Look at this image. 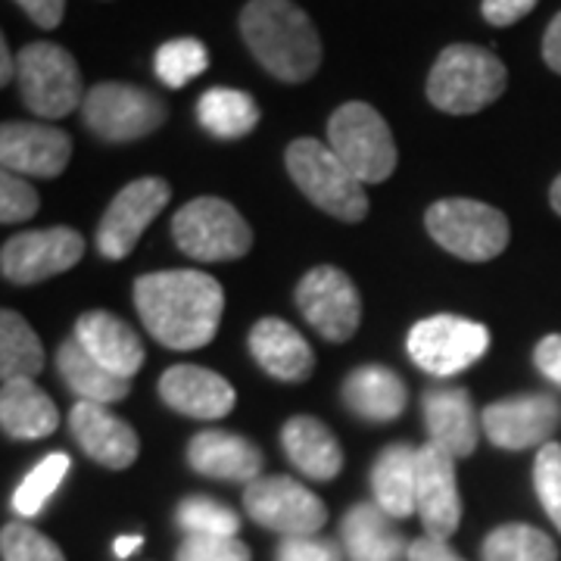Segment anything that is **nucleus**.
<instances>
[{
  "label": "nucleus",
  "mask_w": 561,
  "mask_h": 561,
  "mask_svg": "<svg viewBox=\"0 0 561 561\" xmlns=\"http://www.w3.org/2000/svg\"><path fill=\"white\" fill-rule=\"evenodd\" d=\"M534 362H537V368H540V375L546 381L561 387V334L542 337L537 343V350H534Z\"/></svg>",
  "instance_id": "obj_42"
},
{
  "label": "nucleus",
  "mask_w": 561,
  "mask_h": 561,
  "mask_svg": "<svg viewBox=\"0 0 561 561\" xmlns=\"http://www.w3.org/2000/svg\"><path fill=\"white\" fill-rule=\"evenodd\" d=\"M371 493L390 518H409L419 512V449L409 443H390L371 465Z\"/></svg>",
  "instance_id": "obj_26"
},
{
  "label": "nucleus",
  "mask_w": 561,
  "mask_h": 561,
  "mask_svg": "<svg viewBox=\"0 0 561 561\" xmlns=\"http://www.w3.org/2000/svg\"><path fill=\"white\" fill-rule=\"evenodd\" d=\"M241 38L278 81L300 84L319 72V32L294 0H250L241 13Z\"/></svg>",
  "instance_id": "obj_2"
},
{
  "label": "nucleus",
  "mask_w": 561,
  "mask_h": 561,
  "mask_svg": "<svg viewBox=\"0 0 561 561\" xmlns=\"http://www.w3.org/2000/svg\"><path fill=\"white\" fill-rule=\"evenodd\" d=\"M424 225L446 253L465 262L496 260L508 247V219L490 203L468 197L437 201L427 209Z\"/></svg>",
  "instance_id": "obj_7"
},
{
  "label": "nucleus",
  "mask_w": 561,
  "mask_h": 561,
  "mask_svg": "<svg viewBox=\"0 0 561 561\" xmlns=\"http://www.w3.org/2000/svg\"><path fill=\"white\" fill-rule=\"evenodd\" d=\"M343 402L356 419L387 424V421H397L405 412L409 393H405V383L393 368L362 365L356 371H350V378L343 381Z\"/></svg>",
  "instance_id": "obj_25"
},
{
  "label": "nucleus",
  "mask_w": 561,
  "mask_h": 561,
  "mask_svg": "<svg viewBox=\"0 0 561 561\" xmlns=\"http://www.w3.org/2000/svg\"><path fill=\"white\" fill-rule=\"evenodd\" d=\"M0 424H3V434L13 440H41L60 427V412L32 378H13V381H3Z\"/></svg>",
  "instance_id": "obj_28"
},
{
  "label": "nucleus",
  "mask_w": 561,
  "mask_h": 561,
  "mask_svg": "<svg viewBox=\"0 0 561 561\" xmlns=\"http://www.w3.org/2000/svg\"><path fill=\"white\" fill-rule=\"evenodd\" d=\"M175 561H253V556L238 537H184Z\"/></svg>",
  "instance_id": "obj_38"
},
{
  "label": "nucleus",
  "mask_w": 561,
  "mask_h": 561,
  "mask_svg": "<svg viewBox=\"0 0 561 561\" xmlns=\"http://www.w3.org/2000/svg\"><path fill=\"white\" fill-rule=\"evenodd\" d=\"M280 446L294 468L312 481H331L343 468V449L337 437L312 415H297L280 427Z\"/></svg>",
  "instance_id": "obj_27"
},
{
  "label": "nucleus",
  "mask_w": 561,
  "mask_h": 561,
  "mask_svg": "<svg viewBox=\"0 0 561 561\" xmlns=\"http://www.w3.org/2000/svg\"><path fill=\"white\" fill-rule=\"evenodd\" d=\"M278 561H343V552L337 542L324 537H284Z\"/></svg>",
  "instance_id": "obj_40"
},
{
  "label": "nucleus",
  "mask_w": 561,
  "mask_h": 561,
  "mask_svg": "<svg viewBox=\"0 0 561 561\" xmlns=\"http://www.w3.org/2000/svg\"><path fill=\"white\" fill-rule=\"evenodd\" d=\"M341 537L350 561H409V542L378 502L353 505L343 515Z\"/></svg>",
  "instance_id": "obj_24"
},
{
  "label": "nucleus",
  "mask_w": 561,
  "mask_h": 561,
  "mask_svg": "<svg viewBox=\"0 0 561 561\" xmlns=\"http://www.w3.org/2000/svg\"><path fill=\"white\" fill-rule=\"evenodd\" d=\"M243 508L260 527H268L284 537H316L328 522L324 502L309 486L284 474L247 483Z\"/></svg>",
  "instance_id": "obj_11"
},
{
  "label": "nucleus",
  "mask_w": 561,
  "mask_h": 561,
  "mask_svg": "<svg viewBox=\"0 0 561 561\" xmlns=\"http://www.w3.org/2000/svg\"><path fill=\"white\" fill-rule=\"evenodd\" d=\"M69 456L66 453H50L22 478V483L13 493V508L20 512L22 518H35L44 512V505L50 502V496L60 490L62 478L69 474Z\"/></svg>",
  "instance_id": "obj_33"
},
{
  "label": "nucleus",
  "mask_w": 561,
  "mask_h": 561,
  "mask_svg": "<svg viewBox=\"0 0 561 561\" xmlns=\"http://www.w3.org/2000/svg\"><path fill=\"white\" fill-rule=\"evenodd\" d=\"M3 561H66L60 546L28 524H7L0 534Z\"/></svg>",
  "instance_id": "obj_36"
},
{
  "label": "nucleus",
  "mask_w": 561,
  "mask_h": 561,
  "mask_svg": "<svg viewBox=\"0 0 561 561\" xmlns=\"http://www.w3.org/2000/svg\"><path fill=\"white\" fill-rule=\"evenodd\" d=\"M157 79L165 88H184L187 81H194L209 69V54L197 38H172L157 50Z\"/></svg>",
  "instance_id": "obj_35"
},
{
  "label": "nucleus",
  "mask_w": 561,
  "mask_h": 561,
  "mask_svg": "<svg viewBox=\"0 0 561 561\" xmlns=\"http://www.w3.org/2000/svg\"><path fill=\"white\" fill-rule=\"evenodd\" d=\"M197 122L219 140H238L260 125L256 101L238 88H213L197 101Z\"/></svg>",
  "instance_id": "obj_30"
},
{
  "label": "nucleus",
  "mask_w": 561,
  "mask_h": 561,
  "mask_svg": "<svg viewBox=\"0 0 561 561\" xmlns=\"http://www.w3.org/2000/svg\"><path fill=\"white\" fill-rule=\"evenodd\" d=\"M424 427L434 446L446 449L453 459L474 456L483 424L474 412L471 393L465 387H431L421 397Z\"/></svg>",
  "instance_id": "obj_18"
},
{
  "label": "nucleus",
  "mask_w": 561,
  "mask_h": 561,
  "mask_svg": "<svg viewBox=\"0 0 561 561\" xmlns=\"http://www.w3.org/2000/svg\"><path fill=\"white\" fill-rule=\"evenodd\" d=\"M409 356L434 378H453L490 350V331L461 316H431L409 331Z\"/></svg>",
  "instance_id": "obj_10"
},
{
  "label": "nucleus",
  "mask_w": 561,
  "mask_h": 561,
  "mask_svg": "<svg viewBox=\"0 0 561 561\" xmlns=\"http://www.w3.org/2000/svg\"><path fill=\"white\" fill-rule=\"evenodd\" d=\"M175 524L187 537H238L241 518L234 508L209 496H187L175 508Z\"/></svg>",
  "instance_id": "obj_34"
},
{
  "label": "nucleus",
  "mask_w": 561,
  "mask_h": 561,
  "mask_svg": "<svg viewBox=\"0 0 561 561\" xmlns=\"http://www.w3.org/2000/svg\"><path fill=\"white\" fill-rule=\"evenodd\" d=\"M16 72V60H13V50L7 41H0V84H10Z\"/></svg>",
  "instance_id": "obj_46"
},
{
  "label": "nucleus",
  "mask_w": 561,
  "mask_h": 561,
  "mask_svg": "<svg viewBox=\"0 0 561 561\" xmlns=\"http://www.w3.org/2000/svg\"><path fill=\"white\" fill-rule=\"evenodd\" d=\"M44 368V346L20 312H0V375L3 381L35 378Z\"/></svg>",
  "instance_id": "obj_31"
},
{
  "label": "nucleus",
  "mask_w": 561,
  "mask_h": 561,
  "mask_svg": "<svg viewBox=\"0 0 561 561\" xmlns=\"http://www.w3.org/2000/svg\"><path fill=\"white\" fill-rule=\"evenodd\" d=\"M57 368H60V378L66 387L79 397L81 402H119L128 397L131 383L113 375L110 368H103L101 362L94 359L76 337L60 343L57 350Z\"/></svg>",
  "instance_id": "obj_29"
},
{
  "label": "nucleus",
  "mask_w": 561,
  "mask_h": 561,
  "mask_svg": "<svg viewBox=\"0 0 561 561\" xmlns=\"http://www.w3.org/2000/svg\"><path fill=\"white\" fill-rule=\"evenodd\" d=\"M419 515L434 540H449L461 522L456 459L434 443L419 449Z\"/></svg>",
  "instance_id": "obj_17"
},
{
  "label": "nucleus",
  "mask_w": 561,
  "mask_h": 561,
  "mask_svg": "<svg viewBox=\"0 0 561 561\" xmlns=\"http://www.w3.org/2000/svg\"><path fill=\"white\" fill-rule=\"evenodd\" d=\"M16 3L38 28H57L66 13V0H16Z\"/></svg>",
  "instance_id": "obj_43"
},
{
  "label": "nucleus",
  "mask_w": 561,
  "mask_h": 561,
  "mask_svg": "<svg viewBox=\"0 0 561 561\" xmlns=\"http://www.w3.org/2000/svg\"><path fill=\"white\" fill-rule=\"evenodd\" d=\"M135 306L153 341L169 350H201L219 334L225 294L203 272H150L135 280Z\"/></svg>",
  "instance_id": "obj_1"
},
{
  "label": "nucleus",
  "mask_w": 561,
  "mask_h": 561,
  "mask_svg": "<svg viewBox=\"0 0 561 561\" xmlns=\"http://www.w3.org/2000/svg\"><path fill=\"white\" fill-rule=\"evenodd\" d=\"M38 191L22 181L13 172L0 175V219L3 225H16V221H28L38 213Z\"/></svg>",
  "instance_id": "obj_39"
},
{
  "label": "nucleus",
  "mask_w": 561,
  "mask_h": 561,
  "mask_svg": "<svg viewBox=\"0 0 561 561\" xmlns=\"http://www.w3.org/2000/svg\"><path fill=\"white\" fill-rule=\"evenodd\" d=\"M160 400L179 415L197 421H219L234 409V387L221 375L201 365H172L157 383Z\"/></svg>",
  "instance_id": "obj_20"
},
{
  "label": "nucleus",
  "mask_w": 561,
  "mask_h": 561,
  "mask_svg": "<svg viewBox=\"0 0 561 561\" xmlns=\"http://www.w3.org/2000/svg\"><path fill=\"white\" fill-rule=\"evenodd\" d=\"M69 431L81 453L103 468L122 471L138 459V431L101 402H76V409L69 412Z\"/></svg>",
  "instance_id": "obj_19"
},
{
  "label": "nucleus",
  "mask_w": 561,
  "mask_h": 561,
  "mask_svg": "<svg viewBox=\"0 0 561 561\" xmlns=\"http://www.w3.org/2000/svg\"><path fill=\"white\" fill-rule=\"evenodd\" d=\"M187 461L203 478L253 483L262 474V453L238 434L203 431L187 443Z\"/></svg>",
  "instance_id": "obj_23"
},
{
  "label": "nucleus",
  "mask_w": 561,
  "mask_h": 561,
  "mask_svg": "<svg viewBox=\"0 0 561 561\" xmlns=\"http://www.w3.org/2000/svg\"><path fill=\"white\" fill-rule=\"evenodd\" d=\"M483 561H559L549 534L530 524H502L483 540Z\"/></svg>",
  "instance_id": "obj_32"
},
{
  "label": "nucleus",
  "mask_w": 561,
  "mask_h": 561,
  "mask_svg": "<svg viewBox=\"0 0 561 561\" xmlns=\"http://www.w3.org/2000/svg\"><path fill=\"white\" fill-rule=\"evenodd\" d=\"M22 103L41 119H62L84 103V81L76 57L50 41L25 44L16 57Z\"/></svg>",
  "instance_id": "obj_6"
},
{
  "label": "nucleus",
  "mask_w": 561,
  "mask_h": 561,
  "mask_svg": "<svg viewBox=\"0 0 561 561\" xmlns=\"http://www.w3.org/2000/svg\"><path fill=\"white\" fill-rule=\"evenodd\" d=\"M549 203H552V209L561 216V175L552 181V191H549Z\"/></svg>",
  "instance_id": "obj_48"
},
{
  "label": "nucleus",
  "mask_w": 561,
  "mask_h": 561,
  "mask_svg": "<svg viewBox=\"0 0 561 561\" xmlns=\"http://www.w3.org/2000/svg\"><path fill=\"white\" fill-rule=\"evenodd\" d=\"M328 147L362 184H381L397 169V140L371 103L350 101L328 122Z\"/></svg>",
  "instance_id": "obj_5"
},
{
  "label": "nucleus",
  "mask_w": 561,
  "mask_h": 561,
  "mask_svg": "<svg viewBox=\"0 0 561 561\" xmlns=\"http://www.w3.org/2000/svg\"><path fill=\"white\" fill-rule=\"evenodd\" d=\"M508 84L505 62L474 44H449L427 76V101L449 116H471L496 103Z\"/></svg>",
  "instance_id": "obj_3"
},
{
  "label": "nucleus",
  "mask_w": 561,
  "mask_h": 561,
  "mask_svg": "<svg viewBox=\"0 0 561 561\" xmlns=\"http://www.w3.org/2000/svg\"><path fill=\"white\" fill-rule=\"evenodd\" d=\"M409 561H465L446 540H434V537H421V540L409 542Z\"/></svg>",
  "instance_id": "obj_44"
},
{
  "label": "nucleus",
  "mask_w": 561,
  "mask_h": 561,
  "mask_svg": "<svg viewBox=\"0 0 561 561\" xmlns=\"http://www.w3.org/2000/svg\"><path fill=\"white\" fill-rule=\"evenodd\" d=\"M169 119V106L147 88L122 84V81H101L94 84L81 103V122L91 135L110 144L147 138L162 122Z\"/></svg>",
  "instance_id": "obj_9"
},
{
  "label": "nucleus",
  "mask_w": 561,
  "mask_h": 561,
  "mask_svg": "<svg viewBox=\"0 0 561 561\" xmlns=\"http://www.w3.org/2000/svg\"><path fill=\"white\" fill-rule=\"evenodd\" d=\"M297 306L302 319L331 343L350 341L362 321L359 290L353 278L334 265H319L302 275L297 284Z\"/></svg>",
  "instance_id": "obj_12"
},
{
  "label": "nucleus",
  "mask_w": 561,
  "mask_h": 561,
  "mask_svg": "<svg viewBox=\"0 0 561 561\" xmlns=\"http://www.w3.org/2000/svg\"><path fill=\"white\" fill-rule=\"evenodd\" d=\"M481 424L486 440L508 453L546 446L561 427V402L549 393H518L486 405Z\"/></svg>",
  "instance_id": "obj_15"
},
{
  "label": "nucleus",
  "mask_w": 561,
  "mask_h": 561,
  "mask_svg": "<svg viewBox=\"0 0 561 561\" xmlns=\"http://www.w3.org/2000/svg\"><path fill=\"white\" fill-rule=\"evenodd\" d=\"M140 546H144V537L131 534V537H119V540L113 542V552H116V559H128L131 552H138Z\"/></svg>",
  "instance_id": "obj_47"
},
{
  "label": "nucleus",
  "mask_w": 561,
  "mask_h": 561,
  "mask_svg": "<svg viewBox=\"0 0 561 561\" xmlns=\"http://www.w3.org/2000/svg\"><path fill=\"white\" fill-rule=\"evenodd\" d=\"M534 490L542 512L561 530V443H546L534 461Z\"/></svg>",
  "instance_id": "obj_37"
},
{
  "label": "nucleus",
  "mask_w": 561,
  "mask_h": 561,
  "mask_svg": "<svg viewBox=\"0 0 561 561\" xmlns=\"http://www.w3.org/2000/svg\"><path fill=\"white\" fill-rule=\"evenodd\" d=\"M72 138L38 122H7L0 128V162L3 172L32 175V179H57L69 165Z\"/></svg>",
  "instance_id": "obj_16"
},
{
  "label": "nucleus",
  "mask_w": 561,
  "mask_h": 561,
  "mask_svg": "<svg viewBox=\"0 0 561 561\" xmlns=\"http://www.w3.org/2000/svg\"><path fill=\"white\" fill-rule=\"evenodd\" d=\"M84 256V238L76 228H44V231H25L13 234L0 250V268L3 278L13 284H38L69 272Z\"/></svg>",
  "instance_id": "obj_14"
},
{
  "label": "nucleus",
  "mask_w": 561,
  "mask_h": 561,
  "mask_svg": "<svg viewBox=\"0 0 561 561\" xmlns=\"http://www.w3.org/2000/svg\"><path fill=\"white\" fill-rule=\"evenodd\" d=\"M250 353L265 375H272L275 381L297 383L309 378L316 356L312 346L306 343L297 328H290L280 319H260L250 331Z\"/></svg>",
  "instance_id": "obj_22"
},
{
  "label": "nucleus",
  "mask_w": 561,
  "mask_h": 561,
  "mask_svg": "<svg viewBox=\"0 0 561 561\" xmlns=\"http://www.w3.org/2000/svg\"><path fill=\"white\" fill-rule=\"evenodd\" d=\"M542 60L556 76H561V13L549 22V28L542 35Z\"/></svg>",
  "instance_id": "obj_45"
},
{
  "label": "nucleus",
  "mask_w": 561,
  "mask_h": 561,
  "mask_svg": "<svg viewBox=\"0 0 561 561\" xmlns=\"http://www.w3.org/2000/svg\"><path fill=\"white\" fill-rule=\"evenodd\" d=\"M172 238L184 256L197 262L241 260L253 247V231L231 203L197 197L172 216Z\"/></svg>",
  "instance_id": "obj_8"
},
{
  "label": "nucleus",
  "mask_w": 561,
  "mask_h": 561,
  "mask_svg": "<svg viewBox=\"0 0 561 561\" xmlns=\"http://www.w3.org/2000/svg\"><path fill=\"white\" fill-rule=\"evenodd\" d=\"M540 0H483L481 13L483 20L496 28H505V25H515L518 20H524Z\"/></svg>",
  "instance_id": "obj_41"
},
{
  "label": "nucleus",
  "mask_w": 561,
  "mask_h": 561,
  "mask_svg": "<svg viewBox=\"0 0 561 561\" xmlns=\"http://www.w3.org/2000/svg\"><path fill=\"white\" fill-rule=\"evenodd\" d=\"M172 197V187L162 179H138L125 184L113 203L106 206L101 225H98V250L106 260H125L144 231L150 228V221L165 209V203Z\"/></svg>",
  "instance_id": "obj_13"
},
{
  "label": "nucleus",
  "mask_w": 561,
  "mask_h": 561,
  "mask_svg": "<svg viewBox=\"0 0 561 561\" xmlns=\"http://www.w3.org/2000/svg\"><path fill=\"white\" fill-rule=\"evenodd\" d=\"M72 337L101 362L103 368H110L125 381H131L144 365V343H140L138 331L116 319L113 312H103V309L84 312L76 321Z\"/></svg>",
  "instance_id": "obj_21"
},
{
  "label": "nucleus",
  "mask_w": 561,
  "mask_h": 561,
  "mask_svg": "<svg viewBox=\"0 0 561 561\" xmlns=\"http://www.w3.org/2000/svg\"><path fill=\"white\" fill-rule=\"evenodd\" d=\"M284 162L294 184L321 213L341 221H362L368 216L365 184L343 165L341 157L328 144L316 138H297L287 147Z\"/></svg>",
  "instance_id": "obj_4"
}]
</instances>
